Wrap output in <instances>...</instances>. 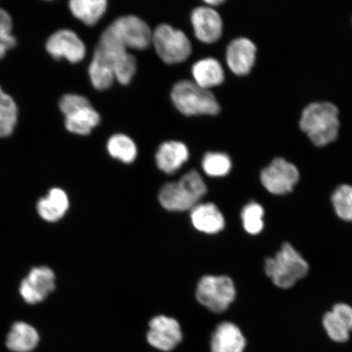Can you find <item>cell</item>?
Masks as SVG:
<instances>
[{"instance_id": "6da1fadb", "label": "cell", "mask_w": 352, "mask_h": 352, "mask_svg": "<svg viewBox=\"0 0 352 352\" xmlns=\"http://www.w3.org/2000/svg\"><path fill=\"white\" fill-rule=\"evenodd\" d=\"M340 110L336 104L322 101L308 104L302 110L299 126L316 146L332 143L340 133Z\"/></svg>"}, {"instance_id": "7a4b0ae2", "label": "cell", "mask_w": 352, "mask_h": 352, "mask_svg": "<svg viewBox=\"0 0 352 352\" xmlns=\"http://www.w3.org/2000/svg\"><path fill=\"white\" fill-rule=\"evenodd\" d=\"M153 32L140 17L126 15L113 21L100 35V42L124 48L144 50L152 43Z\"/></svg>"}, {"instance_id": "3957f363", "label": "cell", "mask_w": 352, "mask_h": 352, "mask_svg": "<svg viewBox=\"0 0 352 352\" xmlns=\"http://www.w3.org/2000/svg\"><path fill=\"white\" fill-rule=\"evenodd\" d=\"M264 270L277 287L289 289L307 276L309 265L292 244L285 242L274 257L266 259Z\"/></svg>"}, {"instance_id": "277c9868", "label": "cell", "mask_w": 352, "mask_h": 352, "mask_svg": "<svg viewBox=\"0 0 352 352\" xmlns=\"http://www.w3.org/2000/svg\"><path fill=\"white\" fill-rule=\"evenodd\" d=\"M206 184L197 171L184 175L177 182L164 184L160 192V204L170 211L192 210L206 195Z\"/></svg>"}, {"instance_id": "5b68a950", "label": "cell", "mask_w": 352, "mask_h": 352, "mask_svg": "<svg viewBox=\"0 0 352 352\" xmlns=\"http://www.w3.org/2000/svg\"><path fill=\"white\" fill-rule=\"evenodd\" d=\"M170 98L175 107L186 116H217L220 111L219 104L212 92L192 81L176 82L171 90Z\"/></svg>"}, {"instance_id": "8992f818", "label": "cell", "mask_w": 352, "mask_h": 352, "mask_svg": "<svg viewBox=\"0 0 352 352\" xmlns=\"http://www.w3.org/2000/svg\"><path fill=\"white\" fill-rule=\"evenodd\" d=\"M59 107L65 118L66 129L72 133L89 135L99 125L100 114L85 96L66 94L61 98Z\"/></svg>"}, {"instance_id": "52a82bcc", "label": "cell", "mask_w": 352, "mask_h": 352, "mask_svg": "<svg viewBox=\"0 0 352 352\" xmlns=\"http://www.w3.org/2000/svg\"><path fill=\"white\" fill-rule=\"evenodd\" d=\"M152 44L158 56L168 65L184 63L192 54V44L186 33L167 24L154 30Z\"/></svg>"}, {"instance_id": "ba28073f", "label": "cell", "mask_w": 352, "mask_h": 352, "mask_svg": "<svg viewBox=\"0 0 352 352\" xmlns=\"http://www.w3.org/2000/svg\"><path fill=\"white\" fill-rule=\"evenodd\" d=\"M196 296L201 305L221 314L234 301L235 286L228 276H206L197 284Z\"/></svg>"}, {"instance_id": "9c48e42d", "label": "cell", "mask_w": 352, "mask_h": 352, "mask_svg": "<svg viewBox=\"0 0 352 352\" xmlns=\"http://www.w3.org/2000/svg\"><path fill=\"white\" fill-rule=\"evenodd\" d=\"M299 178L300 174L297 166L283 157L272 160L261 175L263 187L275 195H285L292 192Z\"/></svg>"}, {"instance_id": "30bf717a", "label": "cell", "mask_w": 352, "mask_h": 352, "mask_svg": "<svg viewBox=\"0 0 352 352\" xmlns=\"http://www.w3.org/2000/svg\"><path fill=\"white\" fill-rule=\"evenodd\" d=\"M46 50L54 58H64L73 64L80 63L86 55L85 43L72 30L65 29L51 35L47 39Z\"/></svg>"}, {"instance_id": "8fae6325", "label": "cell", "mask_w": 352, "mask_h": 352, "mask_svg": "<svg viewBox=\"0 0 352 352\" xmlns=\"http://www.w3.org/2000/svg\"><path fill=\"white\" fill-rule=\"evenodd\" d=\"M54 272L47 267H34L22 280L20 294L30 305L41 302L56 287Z\"/></svg>"}, {"instance_id": "7c38bea8", "label": "cell", "mask_w": 352, "mask_h": 352, "mask_svg": "<svg viewBox=\"0 0 352 352\" xmlns=\"http://www.w3.org/2000/svg\"><path fill=\"white\" fill-rule=\"evenodd\" d=\"M147 340L151 346L164 351L173 350L182 340L177 321L165 316H157L149 323Z\"/></svg>"}, {"instance_id": "4fadbf2b", "label": "cell", "mask_w": 352, "mask_h": 352, "mask_svg": "<svg viewBox=\"0 0 352 352\" xmlns=\"http://www.w3.org/2000/svg\"><path fill=\"white\" fill-rule=\"evenodd\" d=\"M95 51L102 55L113 69L114 76L122 85H129L136 72V59L129 51L111 44L100 43Z\"/></svg>"}, {"instance_id": "5bb4252c", "label": "cell", "mask_w": 352, "mask_h": 352, "mask_svg": "<svg viewBox=\"0 0 352 352\" xmlns=\"http://www.w3.org/2000/svg\"><path fill=\"white\" fill-rule=\"evenodd\" d=\"M191 22L198 41L205 43L217 42L223 34V20L212 7L201 6L192 12Z\"/></svg>"}, {"instance_id": "9a60e30c", "label": "cell", "mask_w": 352, "mask_h": 352, "mask_svg": "<svg viewBox=\"0 0 352 352\" xmlns=\"http://www.w3.org/2000/svg\"><path fill=\"white\" fill-rule=\"evenodd\" d=\"M257 47L248 38L233 39L226 50V63L233 74L245 76L252 72L256 60Z\"/></svg>"}, {"instance_id": "2e32d148", "label": "cell", "mask_w": 352, "mask_h": 352, "mask_svg": "<svg viewBox=\"0 0 352 352\" xmlns=\"http://www.w3.org/2000/svg\"><path fill=\"white\" fill-rule=\"evenodd\" d=\"M155 158L158 168L166 174H173L188 160L189 151L184 143L169 140L160 145Z\"/></svg>"}, {"instance_id": "e0dca14e", "label": "cell", "mask_w": 352, "mask_h": 352, "mask_svg": "<svg viewBox=\"0 0 352 352\" xmlns=\"http://www.w3.org/2000/svg\"><path fill=\"white\" fill-rule=\"evenodd\" d=\"M246 345L245 338L240 329L234 324L223 322L215 330L211 351L212 352H243Z\"/></svg>"}, {"instance_id": "ac0fdd59", "label": "cell", "mask_w": 352, "mask_h": 352, "mask_svg": "<svg viewBox=\"0 0 352 352\" xmlns=\"http://www.w3.org/2000/svg\"><path fill=\"white\" fill-rule=\"evenodd\" d=\"M192 76L196 85L208 90L221 85L226 78L223 66L212 57L197 61L192 65Z\"/></svg>"}, {"instance_id": "d6986e66", "label": "cell", "mask_w": 352, "mask_h": 352, "mask_svg": "<svg viewBox=\"0 0 352 352\" xmlns=\"http://www.w3.org/2000/svg\"><path fill=\"white\" fill-rule=\"evenodd\" d=\"M191 219L198 231L209 234L222 231L226 224L222 213L213 204L195 206L191 211Z\"/></svg>"}, {"instance_id": "ffe728a7", "label": "cell", "mask_w": 352, "mask_h": 352, "mask_svg": "<svg viewBox=\"0 0 352 352\" xmlns=\"http://www.w3.org/2000/svg\"><path fill=\"white\" fill-rule=\"evenodd\" d=\"M69 208V199L63 189L52 188L38 202V214L47 221L56 222L63 218Z\"/></svg>"}, {"instance_id": "44dd1931", "label": "cell", "mask_w": 352, "mask_h": 352, "mask_svg": "<svg viewBox=\"0 0 352 352\" xmlns=\"http://www.w3.org/2000/svg\"><path fill=\"white\" fill-rule=\"evenodd\" d=\"M38 332L32 325L17 322L12 325L7 338L8 349L15 352H29L38 345Z\"/></svg>"}, {"instance_id": "7402d4cb", "label": "cell", "mask_w": 352, "mask_h": 352, "mask_svg": "<svg viewBox=\"0 0 352 352\" xmlns=\"http://www.w3.org/2000/svg\"><path fill=\"white\" fill-rule=\"evenodd\" d=\"M107 0H72L70 11L77 19L87 25H95L107 11Z\"/></svg>"}, {"instance_id": "603a6c76", "label": "cell", "mask_w": 352, "mask_h": 352, "mask_svg": "<svg viewBox=\"0 0 352 352\" xmlns=\"http://www.w3.org/2000/svg\"><path fill=\"white\" fill-rule=\"evenodd\" d=\"M92 85L96 90H107L112 86L116 76L111 65L99 52H94V59L88 69Z\"/></svg>"}, {"instance_id": "cb8c5ba5", "label": "cell", "mask_w": 352, "mask_h": 352, "mask_svg": "<svg viewBox=\"0 0 352 352\" xmlns=\"http://www.w3.org/2000/svg\"><path fill=\"white\" fill-rule=\"evenodd\" d=\"M107 151L110 156L127 164L133 162L138 154L133 140L124 134L112 135L108 140Z\"/></svg>"}, {"instance_id": "d4e9b609", "label": "cell", "mask_w": 352, "mask_h": 352, "mask_svg": "<svg viewBox=\"0 0 352 352\" xmlns=\"http://www.w3.org/2000/svg\"><path fill=\"white\" fill-rule=\"evenodd\" d=\"M19 118V109L14 100L0 87V138L12 134Z\"/></svg>"}, {"instance_id": "484cf974", "label": "cell", "mask_w": 352, "mask_h": 352, "mask_svg": "<svg viewBox=\"0 0 352 352\" xmlns=\"http://www.w3.org/2000/svg\"><path fill=\"white\" fill-rule=\"evenodd\" d=\"M201 166L205 173L211 177H222L230 173L232 161L226 153L208 152L205 154Z\"/></svg>"}, {"instance_id": "4316f807", "label": "cell", "mask_w": 352, "mask_h": 352, "mask_svg": "<svg viewBox=\"0 0 352 352\" xmlns=\"http://www.w3.org/2000/svg\"><path fill=\"white\" fill-rule=\"evenodd\" d=\"M334 211L341 219L352 222V186L342 184L333 192L331 197Z\"/></svg>"}, {"instance_id": "83f0119b", "label": "cell", "mask_w": 352, "mask_h": 352, "mask_svg": "<svg viewBox=\"0 0 352 352\" xmlns=\"http://www.w3.org/2000/svg\"><path fill=\"white\" fill-rule=\"evenodd\" d=\"M264 210L256 202H250L242 210L241 219L246 232L250 234L256 235L263 230Z\"/></svg>"}, {"instance_id": "f1b7e54d", "label": "cell", "mask_w": 352, "mask_h": 352, "mask_svg": "<svg viewBox=\"0 0 352 352\" xmlns=\"http://www.w3.org/2000/svg\"><path fill=\"white\" fill-rule=\"evenodd\" d=\"M322 324L330 340L340 343L349 341L351 333L349 329L333 314L332 311L324 315Z\"/></svg>"}, {"instance_id": "f546056e", "label": "cell", "mask_w": 352, "mask_h": 352, "mask_svg": "<svg viewBox=\"0 0 352 352\" xmlns=\"http://www.w3.org/2000/svg\"><path fill=\"white\" fill-rule=\"evenodd\" d=\"M332 312L340 319L345 327L352 331V307L346 303H337L332 308Z\"/></svg>"}, {"instance_id": "4dcf8cb0", "label": "cell", "mask_w": 352, "mask_h": 352, "mask_svg": "<svg viewBox=\"0 0 352 352\" xmlns=\"http://www.w3.org/2000/svg\"><path fill=\"white\" fill-rule=\"evenodd\" d=\"M12 20L10 13L0 8V38H7L13 36Z\"/></svg>"}, {"instance_id": "1f68e13d", "label": "cell", "mask_w": 352, "mask_h": 352, "mask_svg": "<svg viewBox=\"0 0 352 352\" xmlns=\"http://www.w3.org/2000/svg\"><path fill=\"white\" fill-rule=\"evenodd\" d=\"M16 41L14 36L3 38H0V60L6 56L7 52L16 46Z\"/></svg>"}, {"instance_id": "d6a6232c", "label": "cell", "mask_w": 352, "mask_h": 352, "mask_svg": "<svg viewBox=\"0 0 352 352\" xmlns=\"http://www.w3.org/2000/svg\"><path fill=\"white\" fill-rule=\"evenodd\" d=\"M205 3L208 4V6L209 7H214L223 3V0H206Z\"/></svg>"}]
</instances>
